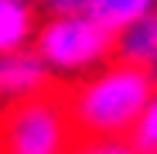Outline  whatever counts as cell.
Here are the masks:
<instances>
[{"instance_id": "cell-11", "label": "cell", "mask_w": 157, "mask_h": 154, "mask_svg": "<svg viewBox=\"0 0 157 154\" xmlns=\"http://www.w3.org/2000/svg\"><path fill=\"white\" fill-rule=\"evenodd\" d=\"M0 154H7V151H0Z\"/></svg>"}, {"instance_id": "cell-7", "label": "cell", "mask_w": 157, "mask_h": 154, "mask_svg": "<svg viewBox=\"0 0 157 154\" xmlns=\"http://www.w3.org/2000/svg\"><path fill=\"white\" fill-rule=\"evenodd\" d=\"M154 7H157V0H92L89 14L102 24V28H109L116 34V31L126 28V24H133L144 14H150Z\"/></svg>"}, {"instance_id": "cell-1", "label": "cell", "mask_w": 157, "mask_h": 154, "mask_svg": "<svg viewBox=\"0 0 157 154\" xmlns=\"http://www.w3.org/2000/svg\"><path fill=\"white\" fill-rule=\"evenodd\" d=\"M157 79L150 72L109 58L75 82H65L62 103L75 137H126L144 110Z\"/></svg>"}, {"instance_id": "cell-2", "label": "cell", "mask_w": 157, "mask_h": 154, "mask_svg": "<svg viewBox=\"0 0 157 154\" xmlns=\"http://www.w3.org/2000/svg\"><path fill=\"white\" fill-rule=\"evenodd\" d=\"M116 34L82 10V14H44L31 48L51 72L55 82H75L113 58Z\"/></svg>"}, {"instance_id": "cell-8", "label": "cell", "mask_w": 157, "mask_h": 154, "mask_svg": "<svg viewBox=\"0 0 157 154\" xmlns=\"http://www.w3.org/2000/svg\"><path fill=\"white\" fill-rule=\"evenodd\" d=\"M126 137H130V144H133L140 154H157V86L147 96L144 110H140V116L133 123V130H130Z\"/></svg>"}, {"instance_id": "cell-10", "label": "cell", "mask_w": 157, "mask_h": 154, "mask_svg": "<svg viewBox=\"0 0 157 154\" xmlns=\"http://www.w3.org/2000/svg\"><path fill=\"white\" fill-rule=\"evenodd\" d=\"M41 17L44 14H82L92 7V0H34Z\"/></svg>"}, {"instance_id": "cell-9", "label": "cell", "mask_w": 157, "mask_h": 154, "mask_svg": "<svg viewBox=\"0 0 157 154\" xmlns=\"http://www.w3.org/2000/svg\"><path fill=\"white\" fill-rule=\"evenodd\" d=\"M65 154H140L130 137H75Z\"/></svg>"}, {"instance_id": "cell-5", "label": "cell", "mask_w": 157, "mask_h": 154, "mask_svg": "<svg viewBox=\"0 0 157 154\" xmlns=\"http://www.w3.org/2000/svg\"><path fill=\"white\" fill-rule=\"evenodd\" d=\"M113 58L130 62V65L150 72L154 79H157V7L150 14H144L140 21L126 24L123 31H116Z\"/></svg>"}, {"instance_id": "cell-3", "label": "cell", "mask_w": 157, "mask_h": 154, "mask_svg": "<svg viewBox=\"0 0 157 154\" xmlns=\"http://www.w3.org/2000/svg\"><path fill=\"white\" fill-rule=\"evenodd\" d=\"M75 140L58 89L0 106V151L7 154H65Z\"/></svg>"}, {"instance_id": "cell-6", "label": "cell", "mask_w": 157, "mask_h": 154, "mask_svg": "<svg viewBox=\"0 0 157 154\" xmlns=\"http://www.w3.org/2000/svg\"><path fill=\"white\" fill-rule=\"evenodd\" d=\"M41 10L34 0H0V55L34 41Z\"/></svg>"}, {"instance_id": "cell-4", "label": "cell", "mask_w": 157, "mask_h": 154, "mask_svg": "<svg viewBox=\"0 0 157 154\" xmlns=\"http://www.w3.org/2000/svg\"><path fill=\"white\" fill-rule=\"evenodd\" d=\"M48 89H55V79L31 45L0 55V106H10L17 99H28Z\"/></svg>"}]
</instances>
